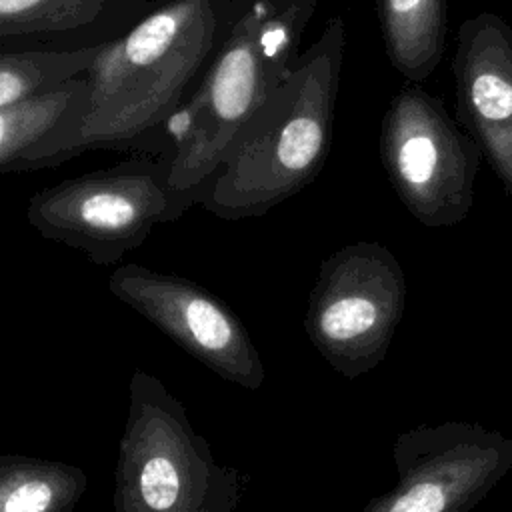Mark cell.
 Returning <instances> with one entry per match:
<instances>
[{
    "instance_id": "3",
    "label": "cell",
    "mask_w": 512,
    "mask_h": 512,
    "mask_svg": "<svg viewBox=\"0 0 512 512\" xmlns=\"http://www.w3.org/2000/svg\"><path fill=\"white\" fill-rule=\"evenodd\" d=\"M318 0H248L206 76L168 126L176 216L196 206L240 132L290 76Z\"/></svg>"
},
{
    "instance_id": "12",
    "label": "cell",
    "mask_w": 512,
    "mask_h": 512,
    "mask_svg": "<svg viewBox=\"0 0 512 512\" xmlns=\"http://www.w3.org/2000/svg\"><path fill=\"white\" fill-rule=\"evenodd\" d=\"M140 488H142L144 500L152 508L166 510L174 504L178 496V488H180L178 474L166 458H154L142 470Z\"/></svg>"
},
{
    "instance_id": "14",
    "label": "cell",
    "mask_w": 512,
    "mask_h": 512,
    "mask_svg": "<svg viewBox=\"0 0 512 512\" xmlns=\"http://www.w3.org/2000/svg\"><path fill=\"white\" fill-rule=\"evenodd\" d=\"M510 286H512V272H510Z\"/></svg>"
},
{
    "instance_id": "7",
    "label": "cell",
    "mask_w": 512,
    "mask_h": 512,
    "mask_svg": "<svg viewBox=\"0 0 512 512\" xmlns=\"http://www.w3.org/2000/svg\"><path fill=\"white\" fill-rule=\"evenodd\" d=\"M396 482L364 512H470L512 468V440L474 422L422 424L394 442Z\"/></svg>"
},
{
    "instance_id": "11",
    "label": "cell",
    "mask_w": 512,
    "mask_h": 512,
    "mask_svg": "<svg viewBox=\"0 0 512 512\" xmlns=\"http://www.w3.org/2000/svg\"><path fill=\"white\" fill-rule=\"evenodd\" d=\"M386 56L410 82L428 78L446 48V0H376Z\"/></svg>"
},
{
    "instance_id": "6",
    "label": "cell",
    "mask_w": 512,
    "mask_h": 512,
    "mask_svg": "<svg viewBox=\"0 0 512 512\" xmlns=\"http://www.w3.org/2000/svg\"><path fill=\"white\" fill-rule=\"evenodd\" d=\"M404 304L398 258L378 242H354L320 264L308 326L340 370L358 376L384 360Z\"/></svg>"
},
{
    "instance_id": "5",
    "label": "cell",
    "mask_w": 512,
    "mask_h": 512,
    "mask_svg": "<svg viewBox=\"0 0 512 512\" xmlns=\"http://www.w3.org/2000/svg\"><path fill=\"white\" fill-rule=\"evenodd\" d=\"M380 158L396 196L420 224L446 228L468 216L480 146L418 84L392 96L380 122Z\"/></svg>"
},
{
    "instance_id": "1",
    "label": "cell",
    "mask_w": 512,
    "mask_h": 512,
    "mask_svg": "<svg viewBox=\"0 0 512 512\" xmlns=\"http://www.w3.org/2000/svg\"><path fill=\"white\" fill-rule=\"evenodd\" d=\"M248 0H170L102 46L64 162L92 150L170 156L168 126L190 100Z\"/></svg>"
},
{
    "instance_id": "4",
    "label": "cell",
    "mask_w": 512,
    "mask_h": 512,
    "mask_svg": "<svg viewBox=\"0 0 512 512\" xmlns=\"http://www.w3.org/2000/svg\"><path fill=\"white\" fill-rule=\"evenodd\" d=\"M28 224L42 236L114 264L142 246L156 224L178 220L170 158L134 156L34 192Z\"/></svg>"
},
{
    "instance_id": "9",
    "label": "cell",
    "mask_w": 512,
    "mask_h": 512,
    "mask_svg": "<svg viewBox=\"0 0 512 512\" xmlns=\"http://www.w3.org/2000/svg\"><path fill=\"white\" fill-rule=\"evenodd\" d=\"M170 0H0V52L102 48Z\"/></svg>"
},
{
    "instance_id": "2",
    "label": "cell",
    "mask_w": 512,
    "mask_h": 512,
    "mask_svg": "<svg viewBox=\"0 0 512 512\" xmlns=\"http://www.w3.org/2000/svg\"><path fill=\"white\" fill-rule=\"evenodd\" d=\"M344 44V20L330 16L240 132L198 206L232 222L264 216L320 174L332 144Z\"/></svg>"
},
{
    "instance_id": "13",
    "label": "cell",
    "mask_w": 512,
    "mask_h": 512,
    "mask_svg": "<svg viewBox=\"0 0 512 512\" xmlns=\"http://www.w3.org/2000/svg\"><path fill=\"white\" fill-rule=\"evenodd\" d=\"M48 502L50 488L44 482H28L10 494L4 512H42Z\"/></svg>"
},
{
    "instance_id": "10",
    "label": "cell",
    "mask_w": 512,
    "mask_h": 512,
    "mask_svg": "<svg viewBox=\"0 0 512 512\" xmlns=\"http://www.w3.org/2000/svg\"><path fill=\"white\" fill-rule=\"evenodd\" d=\"M86 74L16 104L0 106V176L54 168L84 112Z\"/></svg>"
},
{
    "instance_id": "8",
    "label": "cell",
    "mask_w": 512,
    "mask_h": 512,
    "mask_svg": "<svg viewBox=\"0 0 512 512\" xmlns=\"http://www.w3.org/2000/svg\"><path fill=\"white\" fill-rule=\"evenodd\" d=\"M456 122L512 196V28L492 12L458 26L452 58Z\"/></svg>"
}]
</instances>
